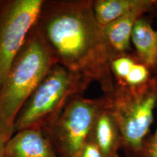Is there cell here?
I'll list each match as a JSON object with an SVG mask.
<instances>
[{"label": "cell", "instance_id": "obj_1", "mask_svg": "<svg viewBox=\"0 0 157 157\" xmlns=\"http://www.w3.org/2000/svg\"><path fill=\"white\" fill-rule=\"evenodd\" d=\"M36 28L56 63L97 82L104 94L114 90V53L96 21L93 1H44Z\"/></svg>", "mask_w": 157, "mask_h": 157}, {"label": "cell", "instance_id": "obj_2", "mask_svg": "<svg viewBox=\"0 0 157 157\" xmlns=\"http://www.w3.org/2000/svg\"><path fill=\"white\" fill-rule=\"evenodd\" d=\"M55 64L35 26L0 89V133L7 140L23 106Z\"/></svg>", "mask_w": 157, "mask_h": 157}, {"label": "cell", "instance_id": "obj_3", "mask_svg": "<svg viewBox=\"0 0 157 157\" xmlns=\"http://www.w3.org/2000/svg\"><path fill=\"white\" fill-rule=\"evenodd\" d=\"M102 97L118 124L121 148L128 157H140L157 107V74L137 87L115 85L114 90Z\"/></svg>", "mask_w": 157, "mask_h": 157}, {"label": "cell", "instance_id": "obj_4", "mask_svg": "<svg viewBox=\"0 0 157 157\" xmlns=\"http://www.w3.org/2000/svg\"><path fill=\"white\" fill-rule=\"evenodd\" d=\"M92 82L56 63L23 106L15 124V133L41 129L55 119L71 98L83 93Z\"/></svg>", "mask_w": 157, "mask_h": 157}, {"label": "cell", "instance_id": "obj_5", "mask_svg": "<svg viewBox=\"0 0 157 157\" xmlns=\"http://www.w3.org/2000/svg\"><path fill=\"white\" fill-rule=\"evenodd\" d=\"M103 103L102 97L90 99L76 95L54 121L41 129L58 157H78Z\"/></svg>", "mask_w": 157, "mask_h": 157}, {"label": "cell", "instance_id": "obj_6", "mask_svg": "<svg viewBox=\"0 0 157 157\" xmlns=\"http://www.w3.org/2000/svg\"><path fill=\"white\" fill-rule=\"evenodd\" d=\"M44 1H0V89L29 34L37 24Z\"/></svg>", "mask_w": 157, "mask_h": 157}, {"label": "cell", "instance_id": "obj_7", "mask_svg": "<svg viewBox=\"0 0 157 157\" xmlns=\"http://www.w3.org/2000/svg\"><path fill=\"white\" fill-rule=\"evenodd\" d=\"M157 4V0H142L140 4L103 28L114 54L132 52L130 40L135 23L145 13L155 9Z\"/></svg>", "mask_w": 157, "mask_h": 157}, {"label": "cell", "instance_id": "obj_8", "mask_svg": "<svg viewBox=\"0 0 157 157\" xmlns=\"http://www.w3.org/2000/svg\"><path fill=\"white\" fill-rule=\"evenodd\" d=\"M5 157H58L41 129L18 131L7 141Z\"/></svg>", "mask_w": 157, "mask_h": 157}, {"label": "cell", "instance_id": "obj_9", "mask_svg": "<svg viewBox=\"0 0 157 157\" xmlns=\"http://www.w3.org/2000/svg\"><path fill=\"white\" fill-rule=\"evenodd\" d=\"M103 100L89 138L98 147L104 157H119L118 151L122 146L121 132L112 112L104 98Z\"/></svg>", "mask_w": 157, "mask_h": 157}, {"label": "cell", "instance_id": "obj_10", "mask_svg": "<svg viewBox=\"0 0 157 157\" xmlns=\"http://www.w3.org/2000/svg\"><path fill=\"white\" fill-rule=\"evenodd\" d=\"M111 71L115 85L134 88L146 83L153 74L132 52L115 54L111 60Z\"/></svg>", "mask_w": 157, "mask_h": 157}, {"label": "cell", "instance_id": "obj_11", "mask_svg": "<svg viewBox=\"0 0 157 157\" xmlns=\"http://www.w3.org/2000/svg\"><path fill=\"white\" fill-rule=\"evenodd\" d=\"M131 40L139 60L153 75L157 74V30L152 29L148 20L142 17L135 23Z\"/></svg>", "mask_w": 157, "mask_h": 157}, {"label": "cell", "instance_id": "obj_12", "mask_svg": "<svg viewBox=\"0 0 157 157\" xmlns=\"http://www.w3.org/2000/svg\"><path fill=\"white\" fill-rule=\"evenodd\" d=\"M142 0H96L93 1V11L97 22L102 28L140 4Z\"/></svg>", "mask_w": 157, "mask_h": 157}, {"label": "cell", "instance_id": "obj_13", "mask_svg": "<svg viewBox=\"0 0 157 157\" xmlns=\"http://www.w3.org/2000/svg\"><path fill=\"white\" fill-rule=\"evenodd\" d=\"M140 157H157V127L155 133L147 138Z\"/></svg>", "mask_w": 157, "mask_h": 157}, {"label": "cell", "instance_id": "obj_14", "mask_svg": "<svg viewBox=\"0 0 157 157\" xmlns=\"http://www.w3.org/2000/svg\"><path fill=\"white\" fill-rule=\"evenodd\" d=\"M78 157H105L98 147L89 138L83 147Z\"/></svg>", "mask_w": 157, "mask_h": 157}, {"label": "cell", "instance_id": "obj_15", "mask_svg": "<svg viewBox=\"0 0 157 157\" xmlns=\"http://www.w3.org/2000/svg\"><path fill=\"white\" fill-rule=\"evenodd\" d=\"M8 140L0 133V157H5L6 148Z\"/></svg>", "mask_w": 157, "mask_h": 157}, {"label": "cell", "instance_id": "obj_16", "mask_svg": "<svg viewBox=\"0 0 157 157\" xmlns=\"http://www.w3.org/2000/svg\"><path fill=\"white\" fill-rule=\"evenodd\" d=\"M155 9H157V5H156V7H155Z\"/></svg>", "mask_w": 157, "mask_h": 157}]
</instances>
